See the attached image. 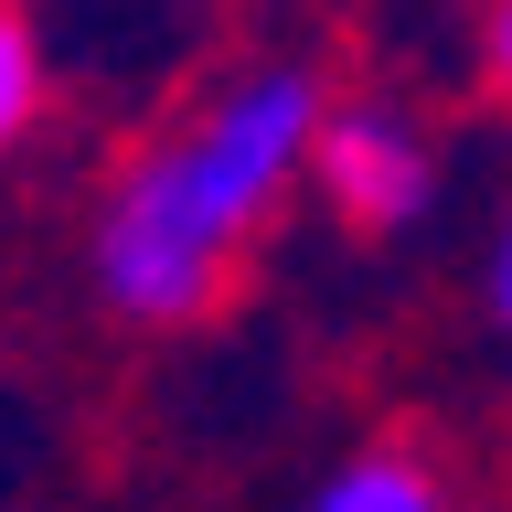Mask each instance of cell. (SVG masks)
<instances>
[{"label": "cell", "mask_w": 512, "mask_h": 512, "mask_svg": "<svg viewBox=\"0 0 512 512\" xmlns=\"http://www.w3.org/2000/svg\"><path fill=\"white\" fill-rule=\"evenodd\" d=\"M331 75L299 54L224 64L214 86H192L150 139H128V160L86 203V299L118 331H203L235 299L278 214L299 203L310 171V128Z\"/></svg>", "instance_id": "cell-1"}, {"label": "cell", "mask_w": 512, "mask_h": 512, "mask_svg": "<svg viewBox=\"0 0 512 512\" xmlns=\"http://www.w3.org/2000/svg\"><path fill=\"white\" fill-rule=\"evenodd\" d=\"M320 214L363 235V246H406L416 224L448 203V139L427 107L406 96H320V128H310V171H299Z\"/></svg>", "instance_id": "cell-2"}, {"label": "cell", "mask_w": 512, "mask_h": 512, "mask_svg": "<svg viewBox=\"0 0 512 512\" xmlns=\"http://www.w3.org/2000/svg\"><path fill=\"white\" fill-rule=\"evenodd\" d=\"M288 512H470V491H459V470H448L427 438L384 427V438L342 448L331 470H310Z\"/></svg>", "instance_id": "cell-3"}, {"label": "cell", "mask_w": 512, "mask_h": 512, "mask_svg": "<svg viewBox=\"0 0 512 512\" xmlns=\"http://www.w3.org/2000/svg\"><path fill=\"white\" fill-rule=\"evenodd\" d=\"M43 118H54V54H43V22L0 0V171L43 139Z\"/></svg>", "instance_id": "cell-4"}, {"label": "cell", "mask_w": 512, "mask_h": 512, "mask_svg": "<svg viewBox=\"0 0 512 512\" xmlns=\"http://www.w3.org/2000/svg\"><path fill=\"white\" fill-rule=\"evenodd\" d=\"M470 54H480V96L512 118V0H480V32H470Z\"/></svg>", "instance_id": "cell-5"}, {"label": "cell", "mask_w": 512, "mask_h": 512, "mask_svg": "<svg viewBox=\"0 0 512 512\" xmlns=\"http://www.w3.org/2000/svg\"><path fill=\"white\" fill-rule=\"evenodd\" d=\"M480 310L512 331V203H502V224H491V246H480Z\"/></svg>", "instance_id": "cell-6"}, {"label": "cell", "mask_w": 512, "mask_h": 512, "mask_svg": "<svg viewBox=\"0 0 512 512\" xmlns=\"http://www.w3.org/2000/svg\"><path fill=\"white\" fill-rule=\"evenodd\" d=\"M11 11H43V0H11Z\"/></svg>", "instance_id": "cell-7"}]
</instances>
